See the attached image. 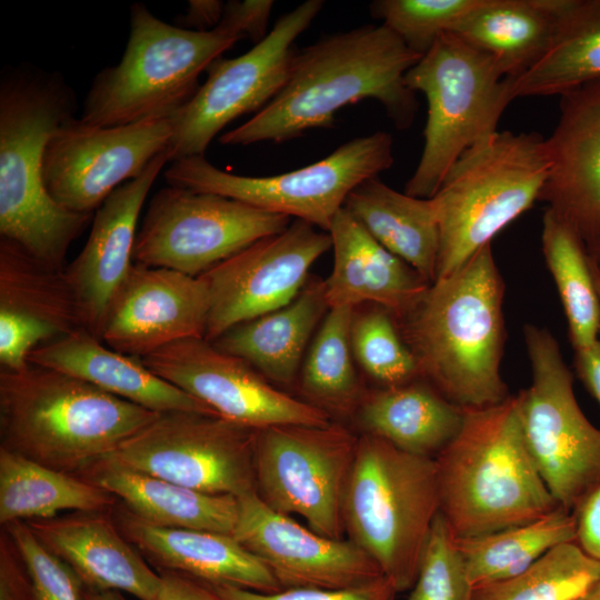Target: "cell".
Instances as JSON below:
<instances>
[{
  "label": "cell",
  "mask_w": 600,
  "mask_h": 600,
  "mask_svg": "<svg viewBox=\"0 0 600 600\" xmlns=\"http://www.w3.org/2000/svg\"><path fill=\"white\" fill-rule=\"evenodd\" d=\"M420 58L383 24L328 36L296 51L279 93L219 142L289 141L312 129L332 128L341 108L364 99L380 102L394 126L407 129L418 103L404 77Z\"/></svg>",
  "instance_id": "obj_1"
},
{
  "label": "cell",
  "mask_w": 600,
  "mask_h": 600,
  "mask_svg": "<svg viewBox=\"0 0 600 600\" xmlns=\"http://www.w3.org/2000/svg\"><path fill=\"white\" fill-rule=\"evenodd\" d=\"M504 290L489 243L459 269L430 283L419 301L396 319L420 379L462 409L494 406L510 396L500 372Z\"/></svg>",
  "instance_id": "obj_2"
},
{
  "label": "cell",
  "mask_w": 600,
  "mask_h": 600,
  "mask_svg": "<svg viewBox=\"0 0 600 600\" xmlns=\"http://www.w3.org/2000/svg\"><path fill=\"white\" fill-rule=\"evenodd\" d=\"M74 109V93L61 74L23 66L3 70L0 234L60 270L71 243L93 219L56 203L42 180L46 144Z\"/></svg>",
  "instance_id": "obj_3"
},
{
  "label": "cell",
  "mask_w": 600,
  "mask_h": 600,
  "mask_svg": "<svg viewBox=\"0 0 600 600\" xmlns=\"http://www.w3.org/2000/svg\"><path fill=\"white\" fill-rule=\"evenodd\" d=\"M434 462L440 513L457 538L526 524L560 507L527 446L518 394L463 409L460 430Z\"/></svg>",
  "instance_id": "obj_4"
},
{
  "label": "cell",
  "mask_w": 600,
  "mask_h": 600,
  "mask_svg": "<svg viewBox=\"0 0 600 600\" xmlns=\"http://www.w3.org/2000/svg\"><path fill=\"white\" fill-rule=\"evenodd\" d=\"M157 416L47 367L0 370L1 447L59 471L78 474Z\"/></svg>",
  "instance_id": "obj_5"
},
{
  "label": "cell",
  "mask_w": 600,
  "mask_h": 600,
  "mask_svg": "<svg viewBox=\"0 0 600 600\" xmlns=\"http://www.w3.org/2000/svg\"><path fill=\"white\" fill-rule=\"evenodd\" d=\"M342 512L349 540L372 558L397 592L411 589L440 512L434 458L361 434Z\"/></svg>",
  "instance_id": "obj_6"
},
{
  "label": "cell",
  "mask_w": 600,
  "mask_h": 600,
  "mask_svg": "<svg viewBox=\"0 0 600 600\" xmlns=\"http://www.w3.org/2000/svg\"><path fill=\"white\" fill-rule=\"evenodd\" d=\"M240 40L169 24L136 2L122 58L94 77L79 119L96 127L171 119L197 93L199 76Z\"/></svg>",
  "instance_id": "obj_7"
},
{
  "label": "cell",
  "mask_w": 600,
  "mask_h": 600,
  "mask_svg": "<svg viewBox=\"0 0 600 600\" xmlns=\"http://www.w3.org/2000/svg\"><path fill=\"white\" fill-rule=\"evenodd\" d=\"M551 162L537 132H496L468 149L431 198L439 223L436 279L463 266L539 200Z\"/></svg>",
  "instance_id": "obj_8"
},
{
  "label": "cell",
  "mask_w": 600,
  "mask_h": 600,
  "mask_svg": "<svg viewBox=\"0 0 600 600\" xmlns=\"http://www.w3.org/2000/svg\"><path fill=\"white\" fill-rule=\"evenodd\" d=\"M404 79L428 102L423 149L404 192L430 199L462 153L498 132L499 119L513 100L511 79L452 32L441 34Z\"/></svg>",
  "instance_id": "obj_9"
},
{
  "label": "cell",
  "mask_w": 600,
  "mask_h": 600,
  "mask_svg": "<svg viewBox=\"0 0 600 600\" xmlns=\"http://www.w3.org/2000/svg\"><path fill=\"white\" fill-rule=\"evenodd\" d=\"M392 163V138L377 131L354 138L326 158L290 172L239 176L218 169L204 156H196L172 161L164 179L168 186L236 199L328 232L349 193Z\"/></svg>",
  "instance_id": "obj_10"
},
{
  "label": "cell",
  "mask_w": 600,
  "mask_h": 600,
  "mask_svg": "<svg viewBox=\"0 0 600 600\" xmlns=\"http://www.w3.org/2000/svg\"><path fill=\"white\" fill-rule=\"evenodd\" d=\"M531 383L521 390L520 419L531 457L557 503L573 512L600 484V430L582 412L573 374L550 331L523 326Z\"/></svg>",
  "instance_id": "obj_11"
},
{
  "label": "cell",
  "mask_w": 600,
  "mask_h": 600,
  "mask_svg": "<svg viewBox=\"0 0 600 600\" xmlns=\"http://www.w3.org/2000/svg\"><path fill=\"white\" fill-rule=\"evenodd\" d=\"M358 437L340 423L257 430L256 492L277 512L299 514L312 531L341 539L343 498Z\"/></svg>",
  "instance_id": "obj_12"
},
{
  "label": "cell",
  "mask_w": 600,
  "mask_h": 600,
  "mask_svg": "<svg viewBox=\"0 0 600 600\" xmlns=\"http://www.w3.org/2000/svg\"><path fill=\"white\" fill-rule=\"evenodd\" d=\"M291 218L228 197L168 186L151 199L137 232L133 262L200 277Z\"/></svg>",
  "instance_id": "obj_13"
},
{
  "label": "cell",
  "mask_w": 600,
  "mask_h": 600,
  "mask_svg": "<svg viewBox=\"0 0 600 600\" xmlns=\"http://www.w3.org/2000/svg\"><path fill=\"white\" fill-rule=\"evenodd\" d=\"M257 430L220 416L160 412L110 454L123 464L210 494L256 491Z\"/></svg>",
  "instance_id": "obj_14"
},
{
  "label": "cell",
  "mask_w": 600,
  "mask_h": 600,
  "mask_svg": "<svg viewBox=\"0 0 600 600\" xmlns=\"http://www.w3.org/2000/svg\"><path fill=\"white\" fill-rule=\"evenodd\" d=\"M308 0L284 13L267 37L248 52L216 59L193 98L172 118L169 161L204 156L213 138L234 119L264 108L286 84L296 50L304 32L323 7Z\"/></svg>",
  "instance_id": "obj_15"
},
{
  "label": "cell",
  "mask_w": 600,
  "mask_h": 600,
  "mask_svg": "<svg viewBox=\"0 0 600 600\" xmlns=\"http://www.w3.org/2000/svg\"><path fill=\"white\" fill-rule=\"evenodd\" d=\"M171 137V119L96 127L72 117L46 144L44 188L63 209L94 214L116 189L167 151Z\"/></svg>",
  "instance_id": "obj_16"
},
{
  "label": "cell",
  "mask_w": 600,
  "mask_h": 600,
  "mask_svg": "<svg viewBox=\"0 0 600 600\" xmlns=\"http://www.w3.org/2000/svg\"><path fill=\"white\" fill-rule=\"evenodd\" d=\"M140 359L153 373L218 416L256 430L332 422L326 411L274 388L248 362L219 350L204 338L179 340Z\"/></svg>",
  "instance_id": "obj_17"
},
{
  "label": "cell",
  "mask_w": 600,
  "mask_h": 600,
  "mask_svg": "<svg viewBox=\"0 0 600 600\" xmlns=\"http://www.w3.org/2000/svg\"><path fill=\"white\" fill-rule=\"evenodd\" d=\"M331 247L329 232L296 219L200 276L209 294L204 339L212 342L237 324L289 304Z\"/></svg>",
  "instance_id": "obj_18"
},
{
  "label": "cell",
  "mask_w": 600,
  "mask_h": 600,
  "mask_svg": "<svg viewBox=\"0 0 600 600\" xmlns=\"http://www.w3.org/2000/svg\"><path fill=\"white\" fill-rule=\"evenodd\" d=\"M238 501L232 536L267 566L281 589H346L383 576L351 540L328 538L301 526L267 506L256 491Z\"/></svg>",
  "instance_id": "obj_19"
},
{
  "label": "cell",
  "mask_w": 600,
  "mask_h": 600,
  "mask_svg": "<svg viewBox=\"0 0 600 600\" xmlns=\"http://www.w3.org/2000/svg\"><path fill=\"white\" fill-rule=\"evenodd\" d=\"M208 316L200 277L133 262L110 302L100 340L142 358L179 340L204 338Z\"/></svg>",
  "instance_id": "obj_20"
},
{
  "label": "cell",
  "mask_w": 600,
  "mask_h": 600,
  "mask_svg": "<svg viewBox=\"0 0 600 600\" xmlns=\"http://www.w3.org/2000/svg\"><path fill=\"white\" fill-rule=\"evenodd\" d=\"M546 140L551 169L539 200L576 232L600 272V79L560 96Z\"/></svg>",
  "instance_id": "obj_21"
},
{
  "label": "cell",
  "mask_w": 600,
  "mask_h": 600,
  "mask_svg": "<svg viewBox=\"0 0 600 600\" xmlns=\"http://www.w3.org/2000/svg\"><path fill=\"white\" fill-rule=\"evenodd\" d=\"M83 328L66 278L18 243L0 238V364L20 370L30 353Z\"/></svg>",
  "instance_id": "obj_22"
},
{
  "label": "cell",
  "mask_w": 600,
  "mask_h": 600,
  "mask_svg": "<svg viewBox=\"0 0 600 600\" xmlns=\"http://www.w3.org/2000/svg\"><path fill=\"white\" fill-rule=\"evenodd\" d=\"M167 162L164 151L106 199L93 214L84 247L64 269L83 328L99 339L110 302L133 264L139 214Z\"/></svg>",
  "instance_id": "obj_23"
},
{
  "label": "cell",
  "mask_w": 600,
  "mask_h": 600,
  "mask_svg": "<svg viewBox=\"0 0 600 600\" xmlns=\"http://www.w3.org/2000/svg\"><path fill=\"white\" fill-rule=\"evenodd\" d=\"M41 544L62 560L84 588L117 590L158 600L160 576L106 511L26 521Z\"/></svg>",
  "instance_id": "obj_24"
},
{
  "label": "cell",
  "mask_w": 600,
  "mask_h": 600,
  "mask_svg": "<svg viewBox=\"0 0 600 600\" xmlns=\"http://www.w3.org/2000/svg\"><path fill=\"white\" fill-rule=\"evenodd\" d=\"M116 514L120 532L160 571H176L209 586L264 593L282 590L267 566L232 534L156 526L126 507Z\"/></svg>",
  "instance_id": "obj_25"
},
{
  "label": "cell",
  "mask_w": 600,
  "mask_h": 600,
  "mask_svg": "<svg viewBox=\"0 0 600 600\" xmlns=\"http://www.w3.org/2000/svg\"><path fill=\"white\" fill-rule=\"evenodd\" d=\"M333 266L323 280L329 309L376 304L394 319L407 313L429 284L382 247L343 207L329 229Z\"/></svg>",
  "instance_id": "obj_26"
},
{
  "label": "cell",
  "mask_w": 600,
  "mask_h": 600,
  "mask_svg": "<svg viewBox=\"0 0 600 600\" xmlns=\"http://www.w3.org/2000/svg\"><path fill=\"white\" fill-rule=\"evenodd\" d=\"M29 362L79 378L158 413L191 411L218 416L200 400L153 373L140 358L109 348L84 328L34 349Z\"/></svg>",
  "instance_id": "obj_27"
},
{
  "label": "cell",
  "mask_w": 600,
  "mask_h": 600,
  "mask_svg": "<svg viewBox=\"0 0 600 600\" xmlns=\"http://www.w3.org/2000/svg\"><path fill=\"white\" fill-rule=\"evenodd\" d=\"M120 499L149 523L233 534L239 501L234 496L200 492L130 468L110 453L76 474Z\"/></svg>",
  "instance_id": "obj_28"
},
{
  "label": "cell",
  "mask_w": 600,
  "mask_h": 600,
  "mask_svg": "<svg viewBox=\"0 0 600 600\" xmlns=\"http://www.w3.org/2000/svg\"><path fill=\"white\" fill-rule=\"evenodd\" d=\"M328 311L324 281L314 280L306 283L289 304L232 327L212 343L248 362L267 380L289 384Z\"/></svg>",
  "instance_id": "obj_29"
},
{
  "label": "cell",
  "mask_w": 600,
  "mask_h": 600,
  "mask_svg": "<svg viewBox=\"0 0 600 600\" xmlns=\"http://www.w3.org/2000/svg\"><path fill=\"white\" fill-rule=\"evenodd\" d=\"M357 411L363 433L429 458L456 437L463 420V409L422 379L367 392Z\"/></svg>",
  "instance_id": "obj_30"
},
{
  "label": "cell",
  "mask_w": 600,
  "mask_h": 600,
  "mask_svg": "<svg viewBox=\"0 0 600 600\" xmlns=\"http://www.w3.org/2000/svg\"><path fill=\"white\" fill-rule=\"evenodd\" d=\"M566 0H484L452 31L517 79L550 49Z\"/></svg>",
  "instance_id": "obj_31"
},
{
  "label": "cell",
  "mask_w": 600,
  "mask_h": 600,
  "mask_svg": "<svg viewBox=\"0 0 600 600\" xmlns=\"http://www.w3.org/2000/svg\"><path fill=\"white\" fill-rule=\"evenodd\" d=\"M343 207L428 283L436 280L440 231L431 198L399 192L374 177L357 186Z\"/></svg>",
  "instance_id": "obj_32"
},
{
  "label": "cell",
  "mask_w": 600,
  "mask_h": 600,
  "mask_svg": "<svg viewBox=\"0 0 600 600\" xmlns=\"http://www.w3.org/2000/svg\"><path fill=\"white\" fill-rule=\"evenodd\" d=\"M116 497L72 473L0 447V522L51 519L61 511H108Z\"/></svg>",
  "instance_id": "obj_33"
},
{
  "label": "cell",
  "mask_w": 600,
  "mask_h": 600,
  "mask_svg": "<svg viewBox=\"0 0 600 600\" xmlns=\"http://www.w3.org/2000/svg\"><path fill=\"white\" fill-rule=\"evenodd\" d=\"M600 79V0H566L552 44L524 74L511 79L513 99L554 96Z\"/></svg>",
  "instance_id": "obj_34"
},
{
  "label": "cell",
  "mask_w": 600,
  "mask_h": 600,
  "mask_svg": "<svg viewBox=\"0 0 600 600\" xmlns=\"http://www.w3.org/2000/svg\"><path fill=\"white\" fill-rule=\"evenodd\" d=\"M576 538L573 512L559 507L536 521L457 541L474 589L520 573L552 548Z\"/></svg>",
  "instance_id": "obj_35"
},
{
  "label": "cell",
  "mask_w": 600,
  "mask_h": 600,
  "mask_svg": "<svg viewBox=\"0 0 600 600\" xmlns=\"http://www.w3.org/2000/svg\"><path fill=\"white\" fill-rule=\"evenodd\" d=\"M541 244L563 308L570 343L574 351L591 348L599 340L600 303L583 244L549 208L542 218Z\"/></svg>",
  "instance_id": "obj_36"
},
{
  "label": "cell",
  "mask_w": 600,
  "mask_h": 600,
  "mask_svg": "<svg viewBox=\"0 0 600 600\" xmlns=\"http://www.w3.org/2000/svg\"><path fill=\"white\" fill-rule=\"evenodd\" d=\"M353 310L329 309L302 362L301 391L307 402L330 417L352 413L362 399L350 343Z\"/></svg>",
  "instance_id": "obj_37"
},
{
  "label": "cell",
  "mask_w": 600,
  "mask_h": 600,
  "mask_svg": "<svg viewBox=\"0 0 600 600\" xmlns=\"http://www.w3.org/2000/svg\"><path fill=\"white\" fill-rule=\"evenodd\" d=\"M600 578V560L561 543L520 573L473 589L472 600H581Z\"/></svg>",
  "instance_id": "obj_38"
},
{
  "label": "cell",
  "mask_w": 600,
  "mask_h": 600,
  "mask_svg": "<svg viewBox=\"0 0 600 600\" xmlns=\"http://www.w3.org/2000/svg\"><path fill=\"white\" fill-rule=\"evenodd\" d=\"M350 343L360 367L382 387L420 379L416 359L402 339L394 317L387 309L376 304L354 308Z\"/></svg>",
  "instance_id": "obj_39"
},
{
  "label": "cell",
  "mask_w": 600,
  "mask_h": 600,
  "mask_svg": "<svg viewBox=\"0 0 600 600\" xmlns=\"http://www.w3.org/2000/svg\"><path fill=\"white\" fill-rule=\"evenodd\" d=\"M484 0H377L370 4L372 17L397 34L419 56L426 54L437 39L452 32Z\"/></svg>",
  "instance_id": "obj_40"
},
{
  "label": "cell",
  "mask_w": 600,
  "mask_h": 600,
  "mask_svg": "<svg viewBox=\"0 0 600 600\" xmlns=\"http://www.w3.org/2000/svg\"><path fill=\"white\" fill-rule=\"evenodd\" d=\"M472 594L457 537L439 512L408 600H472Z\"/></svg>",
  "instance_id": "obj_41"
},
{
  "label": "cell",
  "mask_w": 600,
  "mask_h": 600,
  "mask_svg": "<svg viewBox=\"0 0 600 600\" xmlns=\"http://www.w3.org/2000/svg\"><path fill=\"white\" fill-rule=\"evenodd\" d=\"M3 528L27 566L37 600H84L83 584L77 574L41 544L26 522L16 521Z\"/></svg>",
  "instance_id": "obj_42"
},
{
  "label": "cell",
  "mask_w": 600,
  "mask_h": 600,
  "mask_svg": "<svg viewBox=\"0 0 600 600\" xmlns=\"http://www.w3.org/2000/svg\"><path fill=\"white\" fill-rule=\"evenodd\" d=\"M222 600H392L396 589L384 577L346 589L290 588L258 592L231 586H211Z\"/></svg>",
  "instance_id": "obj_43"
},
{
  "label": "cell",
  "mask_w": 600,
  "mask_h": 600,
  "mask_svg": "<svg viewBox=\"0 0 600 600\" xmlns=\"http://www.w3.org/2000/svg\"><path fill=\"white\" fill-rule=\"evenodd\" d=\"M274 2L271 0H231L224 3L217 28L249 38L257 44L267 37V28Z\"/></svg>",
  "instance_id": "obj_44"
},
{
  "label": "cell",
  "mask_w": 600,
  "mask_h": 600,
  "mask_svg": "<svg viewBox=\"0 0 600 600\" xmlns=\"http://www.w3.org/2000/svg\"><path fill=\"white\" fill-rule=\"evenodd\" d=\"M0 600H37L27 566L6 529L0 534Z\"/></svg>",
  "instance_id": "obj_45"
},
{
  "label": "cell",
  "mask_w": 600,
  "mask_h": 600,
  "mask_svg": "<svg viewBox=\"0 0 600 600\" xmlns=\"http://www.w3.org/2000/svg\"><path fill=\"white\" fill-rule=\"evenodd\" d=\"M576 542L590 557L600 560V484L573 511Z\"/></svg>",
  "instance_id": "obj_46"
},
{
  "label": "cell",
  "mask_w": 600,
  "mask_h": 600,
  "mask_svg": "<svg viewBox=\"0 0 600 600\" xmlns=\"http://www.w3.org/2000/svg\"><path fill=\"white\" fill-rule=\"evenodd\" d=\"M158 600H222L214 589L194 578L161 570Z\"/></svg>",
  "instance_id": "obj_47"
},
{
  "label": "cell",
  "mask_w": 600,
  "mask_h": 600,
  "mask_svg": "<svg viewBox=\"0 0 600 600\" xmlns=\"http://www.w3.org/2000/svg\"><path fill=\"white\" fill-rule=\"evenodd\" d=\"M224 3L220 0H190L187 11L178 18V27L210 31L217 28L222 19Z\"/></svg>",
  "instance_id": "obj_48"
},
{
  "label": "cell",
  "mask_w": 600,
  "mask_h": 600,
  "mask_svg": "<svg viewBox=\"0 0 600 600\" xmlns=\"http://www.w3.org/2000/svg\"><path fill=\"white\" fill-rule=\"evenodd\" d=\"M573 367L580 381L600 406V339L591 348L574 351Z\"/></svg>",
  "instance_id": "obj_49"
},
{
  "label": "cell",
  "mask_w": 600,
  "mask_h": 600,
  "mask_svg": "<svg viewBox=\"0 0 600 600\" xmlns=\"http://www.w3.org/2000/svg\"><path fill=\"white\" fill-rule=\"evenodd\" d=\"M84 600H127L120 591L117 590H93L83 587Z\"/></svg>",
  "instance_id": "obj_50"
},
{
  "label": "cell",
  "mask_w": 600,
  "mask_h": 600,
  "mask_svg": "<svg viewBox=\"0 0 600 600\" xmlns=\"http://www.w3.org/2000/svg\"><path fill=\"white\" fill-rule=\"evenodd\" d=\"M581 600H600V578Z\"/></svg>",
  "instance_id": "obj_51"
},
{
  "label": "cell",
  "mask_w": 600,
  "mask_h": 600,
  "mask_svg": "<svg viewBox=\"0 0 600 600\" xmlns=\"http://www.w3.org/2000/svg\"><path fill=\"white\" fill-rule=\"evenodd\" d=\"M594 286L599 298L600 303V272L593 271ZM599 334H600V322H599Z\"/></svg>",
  "instance_id": "obj_52"
},
{
  "label": "cell",
  "mask_w": 600,
  "mask_h": 600,
  "mask_svg": "<svg viewBox=\"0 0 600 600\" xmlns=\"http://www.w3.org/2000/svg\"><path fill=\"white\" fill-rule=\"evenodd\" d=\"M392 600H394V598Z\"/></svg>",
  "instance_id": "obj_53"
}]
</instances>
